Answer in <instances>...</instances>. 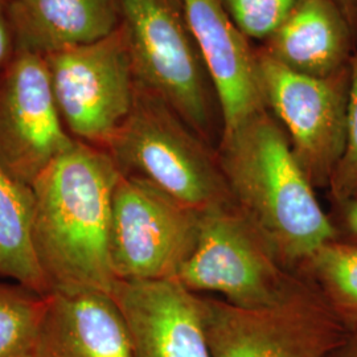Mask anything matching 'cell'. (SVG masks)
<instances>
[{
	"label": "cell",
	"instance_id": "obj_1",
	"mask_svg": "<svg viewBox=\"0 0 357 357\" xmlns=\"http://www.w3.org/2000/svg\"><path fill=\"white\" fill-rule=\"evenodd\" d=\"M121 176L107 150L76 141L32 183V246L50 294H112V208Z\"/></svg>",
	"mask_w": 357,
	"mask_h": 357
},
{
	"label": "cell",
	"instance_id": "obj_22",
	"mask_svg": "<svg viewBox=\"0 0 357 357\" xmlns=\"http://www.w3.org/2000/svg\"><path fill=\"white\" fill-rule=\"evenodd\" d=\"M343 206V228L345 231L344 241L357 243V197L348 202Z\"/></svg>",
	"mask_w": 357,
	"mask_h": 357
},
{
	"label": "cell",
	"instance_id": "obj_15",
	"mask_svg": "<svg viewBox=\"0 0 357 357\" xmlns=\"http://www.w3.org/2000/svg\"><path fill=\"white\" fill-rule=\"evenodd\" d=\"M20 47L45 56L109 36L121 26L119 0H11Z\"/></svg>",
	"mask_w": 357,
	"mask_h": 357
},
{
	"label": "cell",
	"instance_id": "obj_23",
	"mask_svg": "<svg viewBox=\"0 0 357 357\" xmlns=\"http://www.w3.org/2000/svg\"><path fill=\"white\" fill-rule=\"evenodd\" d=\"M335 357H357V331L349 333L343 347L336 352Z\"/></svg>",
	"mask_w": 357,
	"mask_h": 357
},
{
	"label": "cell",
	"instance_id": "obj_3",
	"mask_svg": "<svg viewBox=\"0 0 357 357\" xmlns=\"http://www.w3.org/2000/svg\"><path fill=\"white\" fill-rule=\"evenodd\" d=\"M105 150L123 175L146 178L197 213L234 205L217 153L139 82L128 118Z\"/></svg>",
	"mask_w": 357,
	"mask_h": 357
},
{
	"label": "cell",
	"instance_id": "obj_24",
	"mask_svg": "<svg viewBox=\"0 0 357 357\" xmlns=\"http://www.w3.org/2000/svg\"><path fill=\"white\" fill-rule=\"evenodd\" d=\"M333 1H336L348 16H351V10L357 7V0H333Z\"/></svg>",
	"mask_w": 357,
	"mask_h": 357
},
{
	"label": "cell",
	"instance_id": "obj_18",
	"mask_svg": "<svg viewBox=\"0 0 357 357\" xmlns=\"http://www.w3.org/2000/svg\"><path fill=\"white\" fill-rule=\"evenodd\" d=\"M47 295L0 282V357H33Z\"/></svg>",
	"mask_w": 357,
	"mask_h": 357
},
{
	"label": "cell",
	"instance_id": "obj_8",
	"mask_svg": "<svg viewBox=\"0 0 357 357\" xmlns=\"http://www.w3.org/2000/svg\"><path fill=\"white\" fill-rule=\"evenodd\" d=\"M265 106L280 122L315 188H328L345 141L349 66L328 77L303 76L257 51Z\"/></svg>",
	"mask_w": 357,
	"mask_h": 357
},
{
	"label": "cell",
	"instance_id": "obj_12",
	"mask_svg": "<svg viewBox=\"0 0 357 357\" xmlns=\"http://www.w3.org/2000/svg\"><path fill=\"white\" fill-rule=\"evenodd\" d=\"M222 116V132L266 109L257 52L220 0H183Z\"/></svg>",
	"mask_w": 357,
	"mask_h": 357
},
{
	"label": "cell",
	"instance_id": "obj_11",
	"mask_svg": "<svg viewBox=\"0 0 357 357\" xmlns=\"http://www.w3.org/2000/svg\"><path fill=\"white\" fill-rule=\"evenodd\" d=\"M112 295L128 321L135 357H212L200 295L176 280L116 281Z\"/></svg>",
	"mask_w": 357,
	"mask_h": 357
},
{
	"label": "cell",
	"instance_id": "obj_25",
	"mask_svg": "<svg viewBox=\"0 0 357 357\" xmlns=\"http://www.w3.org/2000/svg\"><path fill=\"white\" fill-rule=\"evenodd\" d=\"M7 1H8V3H10V1H11V0H7Z\"/></svg>",
	"mask_w": 357,
	"mask_h": 357
},
{
	"label": "cell",
	"instance_id": "obj_17",
	"mask_svg": "<svg viewBox=\"0 0 357 357\" xmlns=\"http://www.w3.org/2000/svg\"><path fill=\"white\" fill-rule=\"evenodd\" d=\"M301 270L348 332H356L357 243H326Z\"/></svg>",
	"mask_w": 357,
	"mask_h": 357
},
{
	"label": "cell",
	"instance_id": "obj_19",
	"mask_svg": "<svg viewBox=\"0 0 357 357\" xmlns=\"http://www.w3.org/2000/svg\"><path fill=\"white\" fill-rule=\"evenodd\" d=\"M351 85L347 106L344 149L332 174L328 190L336 204L357 197V50L351 59Z\"/></svg>",
	"mask_w": 357,
	"mask_h": 357
},
{
	"label": "cell",
	"instance_id": "obj_20",
	"mask_svg": "<svg viewBox=\"0 0 357 357\" xmlns=\"http://www.w3.org/2000/svg\"><path fill=\"white\" fill-rule=\"evenodd\" d=\"M233 23L248 38L266 41L299 0H220Z\"/></svg>",
	"mask_w": 357,
	"mask_h": 357
},
{
	"label": "cell",
	"instance_id": "obj_21",
	"mask_svg": "<svg viewBox=\"0 0 357 357\" xmlns=\"http://www.w3.org/2000/svg\"><path fill=\"white\" fill-rule=\"evenodd\" d=\"M20 48L7 0H0V76L13 63Z\"/></svg>",
	"mask_w": 357,
	"mask_h": 357
},
{
	"label": "cell",
	"instance_id": "obj_10",
	"mask_svg": "<svg viewBox=\"0 0 357 357\" xmlns=\"http://www.w3.org/2000/svg\"><path fill=\"white\" fill-rule=\"evenodd\" d=\"M75 142L59 112L45 56L20 47L0 76V160L31 187Z\"/></svg>",
	"mask_w": 357,
	"mask_h": 357
},
{
	"label": "cell",
	"instance_id": "obj_7",
	"mask_svg": "<svg viewBox=\"0 0 357 357\" xmlns=\"http://www.w3.org/2000/svg\"><path fill=\"white\" fill-rule=\"evenodd\" d=\"M68 132L106 149L132 107L137 78L122 26L109 36L45 54Z\"/></svg>",
	"mask_w": 357,
	"mask_h": 357
},
{
	"label": "cell",
	"instance_id": "obj_5",
	"mask_svg": "<svg viewBox=\"0 0 357 357\" xmlns=\"http://www.w3.org/2000/svg\"><path fill=\"white\" fill-rule=\"evenodd\" d=\"M200 305L212 357H335L349 336L305 275L273 306L243 308L206 295Z\"/></svg>",
	"mask_w": 357,
	"mask_h": 357
},
{
	"label": "cell",
	"instance_id": "obj_14",
	"mask_svg": "<svg viewBox=\"0 0 357 357\" xmlns=\"http://www.w3.org/2000/svg\"><path fill=\"white\" fill-rule=\"evenodd\" d=\"M349 19L333 0H299L262 51L303 76L336 75L355 52Z\"/></svg>",
	"mask_w": 357,
	"mask_h": 357
},
{
	"label": "cell",
	"instance_id": "obj_2",
	"mask_svg": "<svg viewBox=\"0 0 357 357\" xmlns=\"http://www.w3.org/2000/svg\"><path fill=\"white\" fill-rule=\"evenodd\" d=\"M216 153L233 204L286 268H302L323 245L339 238L268 109L222 132Z\"/></svg>",
	"mask_w": 357,
	"mask_h": 357
},
{
	"label": "cell",
	"instance_id": "obj_6",
	"mask_svg": "<svg viewBox=\"0 0 357 357\" xmlns=\"http://www.w3.org/2000/svg\"><path fill=\"white\" fill-rule=\"evenodd\" d=\"M174 280L197 295L213 294L233 306L262 308L281 302L302 277L286 268L229 205L200 215L196 241Z\"/></svg>",
	"mask_w": 357,
	"mask_h": 357
},
{
	"label": "cell",
	"instance_id": "obj_9",
	"mask_svg": "<svg viewBox=\"0 0 357 357\" xmlns=\"http://www.w3.org/2000/svg\"><path fill=\"white\" fill-rule=\"evenodd\" d=\"M200 215L146 178L122 174L110 227L115 280H174L196 241Z\"/></svg>",
	"mask_w": 357,
	"mask_h": 357
},
{
	"label": "cell",
	"instance_id": "obj_4",
	"mask_svg": "<svg viewBox=\"0 0 357 357\" xmlns=\"http://www.w3.org/2000/svg\"><path fill=\"white\" fill-rule=\"evenodd\" d=\"M119 1L137 82L163 98L208 143L215 89L183 0Z\"/></svg>",
	"mask_w": 357,
	"mask_h": 357
},
{
	"label": "cell",
	"instance_id": "obj_13",
	"mask_svg": "<svg viewBox=\"0 0 357 357\" xmlns=\"http://www.w3.org/2000/svg\"><path fill=\"white\" fill-rule=\"evenodd\" d=\"M33 357H135L128 321L98 290L47 295Z\"/></svg>",
	"mask_w": 357,
	"mask_h": 357
},
{
	"label": "cell",
	"instance_id": "obj_16",
	"mask_svg": "<svg viewBox=\"0 0 357 357\" xmlns=\"http://www.w3.org/2000/svg\"><path fill=\"white\" fill-rule=\"evenodd\" d=\"M33 192L0 160V277L50 295L32 246Z\"/></svg>",
	"mask_w": 357,
	"mask_h": 357
}]
</instances>
